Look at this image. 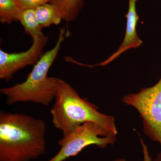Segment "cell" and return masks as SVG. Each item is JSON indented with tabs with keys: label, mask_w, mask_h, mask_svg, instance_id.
<instances>
[{
	"label": "cell",
	"mask_w": 161,
	"mask_h": 161,
	"mask_svg": "<svg viewBox=\"0 0 161 161\" xmlns=\"http://www.w3.org/2000/svg\"><path fill=\"white\" fill-rule=\"evenodd\" d=\"M37 19L42 28L58 25L61 22V17L51 3L39 6L35 9Z\"/></svg>",
	"instance_id": "cell-10"
},
{
	"label": "cell",
	"mask_w": 161,
	"mask_h": 161,
	"mask_svg": "<svg viewBox=\"0 0 161 161\" xmlns=\"http://www.w3.org/2000/svg\"><path fill=\"white\" fill-rule=\"evenodd\" d=\"M20 10L15 0H0V22L10 24L18 22Z\"/></svg>",
	"instance_id": "cell-11"
},
{
	"label": "cell",
	"mask_w": 161,
	"mask_h": 161,
	"mask_svg": "<svg viewBox=\"0 0 161 161\" xmlns=\"http://www.w3.org/2000/svg\"><path fill=\"white\" fill-rule=\"evenodd\" d=\"M138 0H129V9L126 15L127 23L125 34L123 41L119 47L118 50L107 60L93 65L82 64V66L92 68L97 66H104L111 63L118 58L124 52L131 48L139 47L142 44L143 42L139 37L136 32V26L139 17L137 14L136 9V4Z\"/></svg>",
	"instance_id": "cell-7"
},
{
	"label": "cell",
	"mask_w": 161,
	"mask_h": 161,
	"mask_svg": "<svg viewBox=\"0 0 161 161\" xmlns=\"http://www.w3.org/2000/svg\"><path fill=\"white\" fill-rule=\"evenodd\" d=\"M151 161H161V152L158 153L155 157V158L153 160L152 159Z\"/></svg>",
	"instance_id": "cell-14"
},
{
	"label": "cell",
	"mask_w": 161,
	"mask_h": 161,
	"mask_svg": "<svg viewBox=\"0 0 161 161\" xmlns=\"http://www.w3.org/2000/svg\"><path fill=\"white\" fill-rule=\"evenodd\" d=\"M21 10L35 9L39 6L50 3L52 0H15Z\"/></svg>",
	"instance_id": "cell-12"
},
{
	"label": "cell",
	"mask_w": 161,
	"mask_h": 161,
	"mask_svg": "<svg viewBox=\"0 0 161 161\" xmlns=\"http://www.w3.org/2000/svg\"><path fill=\"white\" fill-rule=\"evenodd\" d=\"M116 135L92 122H86L75 128L58 142L59 152L47 161H64L78 155L83 149L94 145L104 148L113 145Z\"/></svg>",
	"instance_id": "cell-4"
},
{
	"label": "cell",
	"mask_w": 161,
	"mask_h": 161,
	"mask_svg": "<svg viewBox=\"0 0 161 161\" xmlns=\"http://www.w3.org/2000/svg\"><path fill=\"white\" fill-rule=\"evenodd\" d=\"M62 19L65 22H74L78 19L84 4L83 0H52Z\"/></svg>",
	"instance_id": "cell-8"
},
{
	"label": "cell",
	"mask_w": 161,
	"mask_h": 161,
	"mask_svg": "<svg viewBox=\"0 0 161 161\" xmlns=\"http://www.w3.org/2000/svg\"><path fill=\"white\" fill-rule=\"evenodd\" d=\"M69 33L64 27L60 30L56 45L43 54L25 81L1 89L0 93L6 96L7 104L32 102L48 106L55 99L58 78L48 77L47 74Z\"/></svg>",
	"instance_id": "cell-3"
},
{
	"label": "cell",
	"mask_w": 161,
	"mask_h": 161,
	"mask_svg": "<svg viewBox=\"0 0 161 161\" xmlns=\"http://www.w3.org/2000/svg\"><path fill=\"white\" fill-rule=\"evenodd\" d=\"M113 161H127L124 158H120L117 159Z\"/></svg>",
	"instance_id": "cell-15"
},
{
	"label": "cell",
	"mask_w": 161,
	"mask_h": 161,
	"mask_svg": "<svg viewBox=\"0 0 161 161\" xmlns=\"http://www.w3.org/2000/svg\"><path fill=\"white\" fill-rule=\"evenodd\" d=\"M48 40L44 36L33 40L30 48L25 52L8 53L0 50V78L9 80L20 70L30 65L34 66L43 54V49Z\"/></svg>",
	"instance_id": "cell-6"
},
{
	"label": "cell",
	"mask_w": 161,
	"mask_h": 161,
	"mask_svg": "<svg viewBox=\"0 0 161 161\" xmlns=\"http://www.w3.org/2000/svg\"><path fill=\"white\" fill-rule=\"evenodd\" d=\"M98 110V107L86 98H81L70 85L58 78L55 103L51 114L54 126L62 132L63 136L86 122L98 124L117 135L114 117L103 114Z\"/></svg>",
	"instance_id": "cell-2"
},
{
	"label": "cell",
	"mask_w": 161,
	"mask_h": 161,
	"mask_svg": "<svg viewBox=\"0 0 161 161\" xmlns=\"http://www.w3.org/2000/svg\"><path fill=\"white\" fill-rule=\"evenodd\" d=\"M122 101L137 110L144 133L161 146V77L155 85L126 95Z\"/></svg>",
	"instance_id": "cell-5"
},
{
	"label": "cell",
	"mask_w": 161,
	"mask_h": 161,
	"mask_svg": "<svg viewBox=\"0 0 161 161\" xmlns=\"http://www.w3.org/2000/svg\"><path fill=\"white\" fill-rule=\"evenodd\" d=\"M141 145L142 147L143 153L144 156V161H151L152 158L150 154L147 145L145 143L142 139H141Z\"/></svg>",
	"instance_id": "cell-13"
},
{
	"label": "cell",
	"mask_w": 161,
	"mask_h": 161,
	"mask_svg": "<svg viewBox=\"0 0 161 161\" xmlns=\"http://www.w3.org/2000/svg\"><path fill=\"white\" fill-rule=\"evenodd\" d=\"M19 21L24 28L25 32L31 36L33 40L45 36L42 32L43 28L36 16L35 9L22 10Z\"/></svg>",
	"instance_id": "cell-9"
},
{
	"label": "cell",
	"mask_w": 161,
	"mask_h": 161,
	"mask_svg": "<svg viewBox=\"0 0 161 161\" xmlns=\"http://www.w3.org/2000/svg\"><path fill=\"white\" fill-rule=\"evenodd\" d=\"M46 125L22 113L0 112V161H31L46 151Z\"/></svg>",
	"instance_id": "cell-1"
},
{
	"label": "cell",
	"mask_w": 161,
	"mask_h": 161,
	"mask_svg": "<svg viewBox=\"0 0 161 161\" xmlns=\"http://www.w3.org/2000/svg\"></svg>",
	"instance_id": "cell-16"
}]
</instances>
